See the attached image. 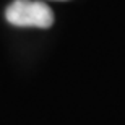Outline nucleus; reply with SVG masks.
Here are the masks:
<instances>
[{
  "label": "nucleus",
  "instance_id": "obj_1",
  "mask_svg": "<svg viewBox=\"0 0 125 125\" xmlns=\"http://www.w3.org/2000/svg\"><path fill=\"white\" fill-rule=\"evenodd\" d=\"M5 18L18 28H51L54 24V11L44 2L13 0L5 10Z\"/></svg>",
  "mask_w": 125,
  "mask_h": 125
}]
</instances>
